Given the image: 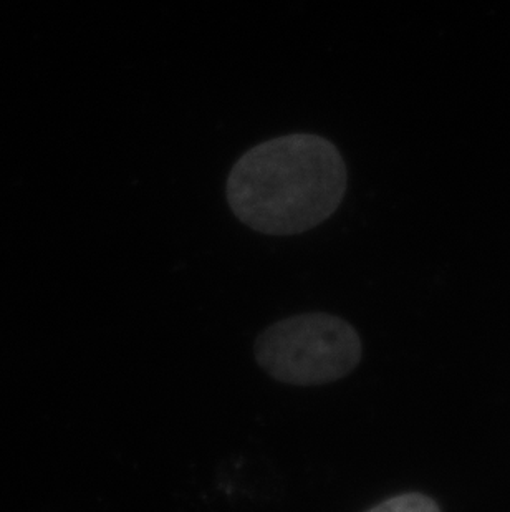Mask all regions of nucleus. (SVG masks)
<instances>
[{
    "label": "nucleus",
    "mask_w": 510,
    "mask_h": 512,
    "mask_svg": "<svg viewBox=\"0 0 510 512\" xmlns=\"http://www.w3.org/2000/svg\"><path fill=\"white\" fill-rule=\"evenodd\" d=\"M227 203L241 223L269 236H294L327 221L347 193V166L322 136L292 133L237 160Z\"/></svg>",
    "instance_id": "1"
},
{
    "label": "nucleus",
    "mask_w": 510,
    "mask_h": 512,
    "mask_svg": "<svg viewBox=\"0 0 510 512\" xmlns=\"http://www.w3.org/2000/svg\"><path fill=\"white\" fill-rule=\"evenodd\" d=\"M361 339L337 315L302 314L270 325L255 342V360L277 382L317 387L358 367Z\"/></svg>",
    "instance_id": "2"
},
{
    "label": "nucleus",
    "mask_w": 510,
    "mask_h": 512,
    "mask_svg": "<svg viewBox=\"0 0 510 512\" xmlns=\"http://www.w3.org/2000/svg\"><path fill=\"white\" fill-rule=\"evenodd\" d=\"M366 512H441V508L426 494L405 493L386 499Z\"/></svg>",
    "instance_id": "3"
}]
</instances>
